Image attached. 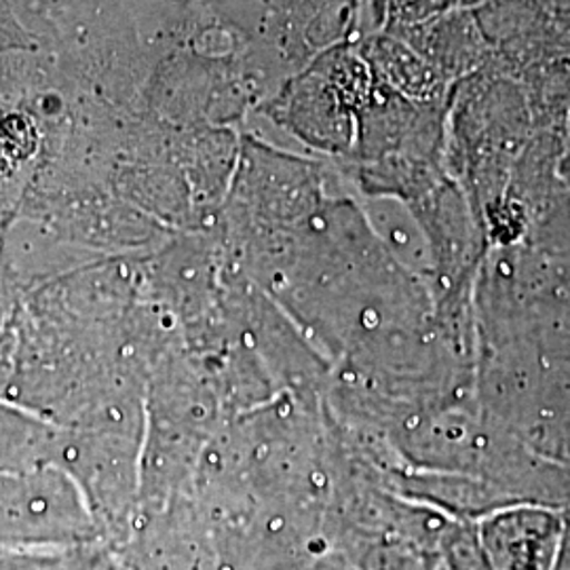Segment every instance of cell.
I'll return each instance as SVG.
<instances>
[{
    "label": "cell",
    "instance_id": "cell-1",
    "mask_svg": "<svg viewBox=\"0 0 570 570\" xmlns=\"http://www.w3.org/2000/svg\"><path fill=\"white\" fill-rule=\"evenodd\" d=\"M564 527V511L511 505L478 520L490 570H551Z\"/></svg>",
    "mask_w": 570,
    "mask_h": 570
},
{
    "label": "cell",
    "instance_id": "cell-2",
    "mask_svg": "<svg viewBox=\"0 0 570 570\" xmlns=\"http://www.w3.org/2000/svg\"><path fill=\"white\" fill-rule=\"evenodd\" d=\"M357 570H442L438 556L402 539H374L338 551Z\"/></svg>",
    "mask_w": 570,
    "mask_h": 570
},
{
    "label": "cell",
    "instance_id": "cell-3",
    "mask_svg": "<svg viewBox=\"0 0 570 570\" xmlns=\"http://www.w3.org/2000/svg\"><path fill=\"white\" fill-rule=\"evenodd\" d=\"M435 556L442 570H490L478 534V522L450 520L440 537Z\"/></svg>",
    "mask_w": 570,
    "mask_h": 570
},
{
    "label": "cell",
    "instance_id": "cell-4",
    "mask_svg": "<svg viewBox=\"0 0 570 570\" xmlns=\"http://www.w3.org/2000/svg\"><path fill=\"white\" fill-rule=\"evenodd\" d=\"M68 562L72 560L0 550V570H68Z\"/></svg>",
    "mask_w": 570,
    "mask_h": 570
},
{
    "label": "cell",
    "instance_id": "cell-5",
    "mask_svg": "<svg viewBox=\"0 0 570 570\" xmlns=\"http://www.w3.org/2000/svg\"><path fill=\"white\" fill-rule=\"evenodd\" d=\"M305 570H357L343 553L338 551L327 550L320 556H315Z\"/></svg>",
    "mask_w": 570,
    "mask_h": 570
},
{
    "label": "cell",
    "instance_id": "cell-6",
    "mask_svg": "<svg viewBox=\"0 0 570 570\" xmlns=\"http://www.w3.org/2000/svg\"><path fill=\"white\" fill-rule=\"evenodd\" d=\"M551 570H570V510L564 511L562 537H560V546H558V551H556Z\"/></svg>",
    "mask_w": 570,
    "mask_h": 570
}]
</instances>
